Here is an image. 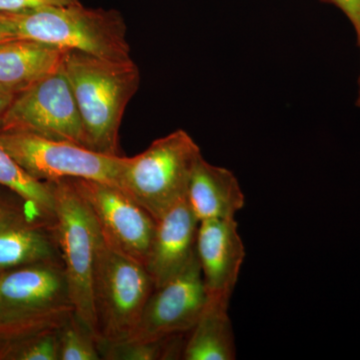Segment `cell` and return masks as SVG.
<instances>
[{
	"instance_id": "cell-1",
	"label": "cell",
	"mask_w": 360,
	"mask_h": 360,
	"mask_svg": "<svg viewBox=\"0 0 360 360\" xmlns=\"http://www.w3.org/2000/svg\"><path fill=\"white\" fill-rule=\"evenodd\" d=\"M63 65L82 116L89 148L120 155V125L141 84L139 68L132 59L110 60L77 51H65Z\"/></svg>"
},
{
	"instance_id": "cell-2",
	"label": "cell",
	"mask_w": 360,
	"mask_h": 360,
	"mask_svg": "<svg viewBox=\"0 0 360 360\" xmlns=\"http://www.w3.org/2000/svg\"><path fill=\"white\" fill-rule=\"evenodd\" d=\"M0 20L15 39L110 60L131 59L127 26L116 11L86 8L78 4L0 13Z\"/></svg>"
},
{
	"instance_id": "cell-3",
	"label": "cell",
	"mask_w": 360,
	"mask_h": 360,
	"mask_svg": "<svg viewBox=\"0 0 360 360\" xmlns=\"http://www.w3.org/2000/svg\"><path fill=\"white\" fill-rule=\"evenodd\" d=\"M75 312L63 262L0 271V338L58 328Z\"/></svg>"
},
{
	"instance_id": "cell-4",
	"label": "cell",
	"mask_w": 360,
	"mask_h": 360,
	"mask_svg": "<svg viewBox=\"0 0 360 360\" xmlns=\"http://www.w3.org/2000/svg\"><path fill=\"white\" fill-rule=\"evenodd\" d=\"M155 288L146 266L111 245L101 232L92 276L98 340H129Z\"/></svg>"
},
{
	"instance_id": "cell-5",
	"label": "cell",
	"mask_w": 360,
	"mask_h": 360,
	"mask_svg": "<svg viewBox=\"0 0 360 360\" xmlns=\"http://www.w3.org/2000/svg\"><path fill=\"white\" fill-rule=\"evenodd\" d=\"M201 151L193 137L179 129L153 141L134 158H125L120 187L158 220L186 198L189 180Z\"/></svg>"
},
{
	"instance_id": "cell-6",
	"label": "cell",
	"mask_w": 360,
	"mask_h": 360,
	"mask_svg": "<svg viewBox=\"0 0 360 360\" xmlns=\"http://www.w3.org/2000/svg\"><path fill=\"white\" fill-rule=\"evenodd\" d=\"M46 182L53 193L56 236L75 314L96 335L92 276L101 229L71 179Z\"/></svg>"
},
{
	"instance_id": "cell-7",
	"label": "cell",
	"mask_w": 360,
	"mask_h": 360,
	"mask_svg": "<svg viewBox=\"0 0 360 360\" xmlns=\"http://www.w3.org/2000/svg\"><path fill=\"white\" fill-rule=\"evenodd\" d=\"M0 146L39 181L84 179L120 186L124 156L103 155L73 142L14 130H0Z\"/></svg>"
},
{
	"instance_id": "cell-8",
	"label": "cell",
	"mask_w": 360,
	"mask_h": 360,
	"mask_svg": "<svg viewBox=\"0 0 360 360\" xmlns=\"http://www.w3.org/2000/svg\"><path fill=\"white\" fill-rule=\"evenodd\" d=\"M0 130L30 132L89 148L82 116L63 63L16 94L0 118Z\"/></svg>"
},
{
	"instance_id": "cell-9",
	"label": "cell",
	"mask_w": 360,
	"mask_h": 360,
	"mask_svg": "<svg viewBox=\"0 0 360 360\" xmlns=\"http://www.w3.org/2000/svg\"><path fill=\"white\" fill-rule=\"evenodd\" d=\"M111 245L146 266L156 220L122 187L97 180L71 179Z\"/></svg>"
},
{
	"instance_id": "cell-10",
	"label": "cell",
	"mask_w": 360,
	"mask_h": 360,
	"mask_svg": "<svg viewBox=\"0 0 360 360\" xmlns=\"http://www.w3.org/2000/svg\"><path fill=\"white\" fill-rule=\"evenodd\" d=\"M207 298L198 255L172 281L155 288L129 340L155 341L188 333Z\"/></svg>"
},
{
	"instance_id": "cell-11",
	"label": "cell",
	"mask_w": 360,
	"mask_h": 360,
	"mask_svg": "<svg viewBox=\"0 0 360 360\" xmlns=\"http://www.w3.org/2000/svg\"><path fill=\"white\" fill-rule=\"evenodd\" d=\"M196 255L207 295L231 300L245 257L236 219L200 221Z\"/></svg>"
},
{
	"instance_id": "cell-12",
	"label": "cell",
	"mask_w": 360,
	"mask_h": 360,
	"mask_svg": "<svg viewBox=\"0 0 360 360\" xmlns=\"http://www.w3.org/2000/svg\"><path fill=\"white\" fill-rule=\"evenodd\" d=\"M198 224L186 198L156 220L146 262L155 288L179 276L195 257Z\"/></svg>"
},
{
	"instance_id": "cell-13",
	"label": "cell",
	"mask_w": 360,
	"mask_h": 360,
	"mask_svg": "<svg viewBox=\"0 0 360 360\" xmlns=\"http://www.w3.org/2000/svg\"><path fill=\"white\" fill-rule=\"evenodd\" d=\"M44 262H63L54 219L0 206V271Z\"/></svg>"
},
{
	"instance_id": "cell-14",
	"label": "cell",
	"mask_w": 360,
	"mask_h": 360,
	"mask_svg": "<svg viewBox=\"0 0 360 360\" xmlns=\"http://www.w3.org/2000/svg\"><path fill=\"white\" fill-rule=\"evenodd\" d=\"M186 200L200 222L234 219L245 203V194L233 172L207 162L202 155L193 168Z\"/></svg>"
},
{
	"instance_id": "cell-15",
	"label": "cell",
	"mask_w": 360,
	"mask_h": 360,
	"mask_svg": "<svg viewBox=\"0 0 360 360\" xmlns=\"http://www.w3.org/2000/svg\"><path fill=\"white\" fill-rule=\"evenodd\" d=\"M65 51L34 40L0 41V85L20 91L56 70Z\"/></svg>"
},
{
	"instance_id": "cell-16",
	"label": "cell",
	"mask_w": 360,
	"mask_h": 360,
	"mask_svg": "<svg viewBox=\"0 0 360 360\" xmlns=\"http://www.w3.org/2000/svg\"><path fill=\"white\" fill-rule=\"evenodd\" d=\"M231 300L207 295L195 326L187 335L186 360H233L236 349L229 316Z\"/></svg>"
},
{
	"instance_id": "cell-17",
	"label": "cell",
	"mask_w": 360,
	"mask_h": 360,
	"mask_svg": "<svg viewBox=\"0 0 360 360\" xmlns=\"http://www.w3.org/2000/svg\"><path fill=\"white\" fill-rule=\"evenodd\" d=\"M0 186H6L37 214L54 219L53 193L47 182L33 179L0 146Z\"/></svg>"
},
{
	"instance_id": "cell-18",
	"label": "cell",
	"mask_w": 360,
	"mask_h": 360,
	"mask_svg": "<svg viewBox=\"0 0 360 360\" xmlns=\"http://www.w3.org/2000/svg\"><path fill=\"white\" fill-rule=\"evenodd\" d=\"M188 333H179L155 341H122L108 343L98 340L101 359L167 360L184 359Z\"/></svg>"
},
{
	"instance_id": "cell-19",
	"label": "cell",
	"mask_w": 360,
	"mask_h": 360,
	"mask_svg": "<svg viewBox=\"0 0 360 360\" xmlns=\"http://www.w3.org/2000/svg\"><path fill=\"white\" fill-rule=\"evenodd\" d=\"M58 328L0 338V360H58Z\"/></svg>"
},
{
	"instance_id": "cell-20",
	"label": "cell",
	"mask_w": 360,
	"mask_h": 360,
	"mask_svg": "<svg viewBox=\"0 0 360 360\" xmlns=\"http://www.w3.org/2000/svg\"><path fill=\"white\" fill-rule=\"evenodd\" d=\"M58 360H99L98 338L77 314L58 328Z\"/></svg>"
},
{
	"instance_id": "cell-21",
	"label": "cell",
	"mask_w": 360,
	"mask_h": 360,
	"mask_svg": "<svg viewBox=\"0 0 360 360\" xmlns=\"http://www.w3.org/2000/svg\"><path fill=\"white\" fill-rule=\"evenodd\" d=\"M80 4L79 0H0V13H20L46 6H65Z\"/></svg>"
},
{
	"instance_id": "cell-22",
	"label": "cell",
	"mask_w": 360,
	"mask_h": 360,
	"mask_svg": "<svg viewBox=\"0 0 360 360\" xmlns=\"http://www.w3.org/2000/svg\"><path fill=\"white\" fill-rule=\"evenodd\" d=\"M347 16L356 33L360 51V0H328ZM360 77V75H359Z\"/></svg>"
},
{
	"instance_id": "cell-23",
	"label": "cell",
	"mask_w": 360,
	"mask_h": 360,
	"mask_svg": "<svg viewBox=\"0 0 360 360\" xmlns=\"http://www.w3.org/2000/svg\"><path fill=\"white\" fill-rule=\"evenodd\" d=\"M18 90L11 89V87L0 85V118L6 112L9 106L11 105L16 94H18Z\"/></svg>"
},
{
	"instance_id": "cell-24",
	"label": "cell",
	"mask_w": 360,
	"mask_h": 360,
	"mask_svg": "<svg viewBox=\"0 0 360 360\" xmlns=\"http://www.w3.org/2000/svg\"><path fill=\"white\" fill-rule=\"evenodd\" d=\"M13 39H15V37H13V33L9 32L6 25L0 20V41Z\"/></svg>"
},
{
	"instance_id": "cell-25",
	"label": "cell",
	"mask_w": 360,
	"mask_h": 360,
	"mask_svg": "<svg viewBox=\"0 0 360 360\" xmlns=\"http://www.w3.org/2000/svg\"><path fill=\"white\" fill-rule=\"evenodd\" d=\"M359 97H357L356 105L359 106V108H360V77H359Z\"/></svg>"
}]
</instances>
